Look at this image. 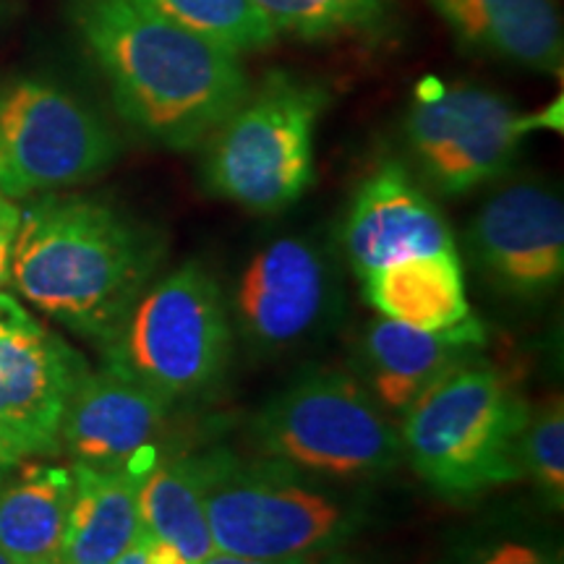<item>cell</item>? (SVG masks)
<instances>
[{
    "mask_svg": "<svg viewBox=\"0 0 564 564\" xmlns=\"http://www.w3.org/2000/svg\"><path fill=\"white\" fill-rule=\"evenodd\" d=\"M403 131L421 178L444 196H463L510 171L528 126L497 91L426 79L415 89Z\"/></svg>",
    "mask_w": 564,
    "mask_h": 564,
    "instance_id": "obj_9",
    "label": "cell"
},
{
    "mask_svg": "<svg viewBox=\"0 0 564 564\" xmlns=\"http://www.w3.org/2000/svg\"><path fill=\"white\" fill-rule=\"evenodd\" d=\"M327 267L301 238H280L253 253L232 295L238 329L257 348L299 343L322 319Z\"/></svg>",
    "mask_w": 564,
    "mask_h": 564,
    "instance_id": "obj_14",
    "label": "cell"
},
{
    "mask_svg": "<svg viewBox=\"0 0 564 564\" xmlns=\"http://www.w3.org/2000/svg\"><path fill=\"white\" fill-rule=\"evenodd\" d=\"M196 37L243 55L270 47L278 34L253 0H133Z\"/></svg>",
    "mask_w": 564,
    "mask_h": 564,
    "instance_id": "obj_22",
    "label": "cell"
},
{
    "mask_svg": "<svg viewBox=\"0 0 564 564\" xmlns=\"http://www.w3.org/2000/svg\"><path fill=\"white\" fill-rule=\"evenodd\" d=\"M217 552L251 560L322 556L364 525V505L270 457L212 449L196 457Z\"/></svg>",
    "mask_w": 564,
    "mask_h": 564,
    "instance_id": "obj_4",
    "label": "cell"
},
{
    "mask_svg": "<svg viewBox=\"0 0 564 564\" xmlns=\"http://www.w3.org/2000/svg\"><path fill=\"white\" fill-rule=\"evenodd\" d=\"M274 34L306 42L373 37L394 21L392 0H253Z\"/></svg>",
    "mask_w": 564,
    "mask_h": 564,
    "instance_id": "obj_21",
    "label": "cell"
},
{
    "mask_svg": "<svg viewBox=\"0 0 564 564\" xmlns=\"http://www.w3.org/2000/svg\"><path fill=\"white\" fill-rule=\"evenodd\" d=\"M476 264L499 291L535 299L564 274L562 196L539 181H520L489 196L468 228Z\"/></svg>",
    "mask_w": 564,
    "mask_h": 564,
    "instance_id": "obj_11",
    "label": "cell"
},
{
    "mask_svg": "<svg viewBox=\"0 0 564 564\" xmlns=\"http://www.w3.org/2000/svg\"><path fill=\"white\" fill-rule=\"evenodd\" d=\"M523 476H531L533 486L549 499V505L562 507L564 502V408L562 400L554 398L541 408L531 411L523 434Z\"/></svg>",
    "mask_w": 564,
    "mask_h": 564,
    "instance_id": "obj_23",
    "label": "cell"
},
{
    "mask_svg": "<svg viewBox=\"0 0 564 564\" xmlns=\"http://www.w3.org/2000/svg\"><path fill=\"white\" fill-rule=\"evenodd\" d=\"M0 564H13L11 560H9V556H6L3 552H0Z\"/></svg>",
    "mask_w": 564,
    "mask_h": 564,
    "instance_id": "obj_29",
    "label": "cell"
},
{
    "mask_svg": "<svg viewBox=\"0 0 564 564\" xmlns=\"http://www.w3.org/2000/svg\"><path fill=\"white\" fill-rule=\"evenodd\" d=\"M173 403L129 373L105 364L84 373L61 423V447L74 463L144 476L158 460Z\"/></svg>",
    "mask_w": 564,
    "mask_h": 564,
    "instance_id": "obj_12",
    "label": "cell"
},
{
    "mask_svg": "<svg viewBox=\"0 0 564 564\" xmlns=\"http://www.w3.org/2000/svg\"><path fill=\"white\" fill-rule=\"evenodd\" d=\"M105 350L108 366L171 403L212 390L232 350L220 285L199 262H186L139 295Z\"/></svg>",
    "mask_w": 564,
    "mask_h": 564,
    "instance_id": "obj_7",
    "label": "cell"
},
{
    "mask_svg": "<svg viewBox=\"0 0 564 564\" xmlns=\"http://www.w3.org/2000/svg\"><path fill=\"white\" fill-rule=\"evenodd\" d=\"M76 24L121 116L167 150L204 144L251 89L241 55L133 0H84Z\"/></svg>",
    "mask_w": 564,
    "mask_h": 564,
    "instance_id": "obj_1",
    "label": "cell"
},
{
    "mask_svg": "<svg viewBox=\"0 0 564 564\" xmlns=\"http://www.w3.org/2000/svg\"><path fill=\"white\" fill-rule=\"evenodd\" d=\"M21 223V209L0 194V288L11 280V253Z\"/></svg>",
    "mask_w": 564,
    "mask_h": 564,
    "instance_id": "obj_25",
    "label": "cell"
},
{
    "mask_svg": "<svg viewBox=\"0 0 564 564\" xmlns=\"http://www.w3.org/2000/svg\"><path fill=\"white\" fill-rule=\"evenodd\" d=\"M316 556H293V560H251V556H238L228 552H212L202 564H314Z\"/></svg>",
    "mask_w": 564,
    "mask_h": 564,
    "instance_id": "obj_26",
    "label": "cell"
},
{
    "mask_svg": "<svg viewBox=\"0 0 564 564\" xmlns=\"http://www.w3.org/2000/svg\"><path fill=\"white\" fill-rule=\"evenodd\" d=\"M366 301L387 319L421 329H449L470 316L457 253L415 257L364 280Z\"/></svg>",
    "mask_w": 564,
    "mask_h": 564,
    "instance_id": "obj_19",
    "label": "cell"
},
{
    "mask_svg": "<svg viewBox=\"0 0 564 564\" xmlns=\"http://www.w3.org/2000/svg\"><path fill=\"white\" fill-rule=\"evenodd\" d=\"M470 564H560L552 554L541 552L539 546L523 544V541H505L489 552L478 556Z\"/></svg>",
    "mask_w": 564,
    "mask_h": 564,
    "instance_id": "obj_24",
    "label": "cell"
},
{
    "mask_svg": "<svg viewBox=\"0 0 564 564\" xmlns=\"http://www.w3.org/2000/svg\"><path fill=\"white\" fill-rule=\"evenodd\" d=\"M531 405L494 366L449 371L403 411V457L444 497H476L523 478Z\"/></svg>",
    "mask_w": 564,
    "mask_h": 564,
    "instance_id": "obj_3",
    "label": "cell"
},
{
    "mask_svg": "<svg viewBox=\"0 0 564 564\" xmlns=\"http://www.w3.org/2000/svg\"><path fill=\"white\" fill-rule=\"evenodd\" d=\"M87 366L0 295V432L24 457L61 449V423Z\"/></svg>",
    "mask_w": 564,
    "mask_h": 564,
    "instance_id": "obj_10",
    "label": "cell"
},
{
    "mask_svg": "<svg viewBox=\"0 0 564 564\" xmlns=\"http://www.w3.org/2000/svg\"><path fill=\"white\" fill-rule=\"evenodd\" d=\"M70 470L74 499L58 562L112 564L144 533L139 514L141 474L79 463L70 465Z\"/></svg>",
    "mask_w": 564,
    "mask_h": 564,
    "instance_id": "obj_17",
    "label": "cell"
},
{
    "mask_svg": "<svg viewBox=\"0 0 564 564\" xmlns=\"http://www.w3.org/2000/svg\"><path fill=\"white\" fill-rule=\"evenodd\" d=\"M74 470L21 460L0 481V552L13 564L58 562Z\"/></svg>",
    "mask_w": 564,
    "mask_h": 564,
    "instance_id": "obj_18",
    "label": "cell"
},
{
    "mask_svg": "<svg viewBox=\"0 0 564 564\" xmlns=\"http://www.w3.org/2000/svg\"><path fill=\"white\" fill-rule=\"evenodd\" d=\"M259 455L308 476H387L403 460L394 423L356 377L314 371L295 379L251 423Z\"/></svg>",
    "mask_w": 564,
    "mask_h": 564,
    "instance_id": "obj_6",
    "label": "cell"
},
{
    "mask_svg": "<svg viewBox=\"0 0 564 564\" xmlns=\"http://www.w3.org/2000/svg\"><path fill=\"white\" fill-rule=\"evenodd\" d=\"M160 259L158 236L118 209L47 196L21 209L11 280L42 314L108 348Z\"/></svg>",
    "mask_w": 564,
    "mask_h": 564,
    "instance_id": "obj_2",
    "label": "cell"
},
{
    "mask_svg": "<svg viewBox=\"0 0 564 564\" xmlns=\"http://www.w3.org/2000/svg\"><path fill=\"white\" fill-rule=\"evenodd\" d=\"M51 564H63V562H51Z\"/></svg>",
    "mask_w": 564,
    "mask_h": 564,
    "instance_id": "obj_30",
    "label": "cell"
},
{
    "mask_svg": "<svg viewBox=\"0 0 564 564\" xmlns=\"http://www.w3.org/2000/svg\"><path fill=\"white\" fill-rule=\"evenodd\" d=\"M21 460H24V453H21L9 436L0 432V481H3V478L9 476Z\"/></svg>",
    "mask_w": 564,
    "mask_h": 564,
    "instance_id": "obj_27",
    "label": "cell"
},
{
    "mask_svg": "<svg viewBox=\"0 0 564 564\" xmlns=\"http://www.w3.org/2000/svg\"><path fill=\"white\" fill-rule=\"evenodd\" d=\"M468 51L560 76L564 61L556 0H429Z\"/></svg>",
    "mask_w": 564,
    "mask_h": 564,
    "instance_id": "obj_16",
    "label": "cell"
},
{
    "mask_svg": "<svg viewBox=\"0 0 564 564\" xmlns=\"http://www.w3.org/2000/svg\"><path fill=\"white\" fill-rule=\"evenodd\" d=\"M484 345L486 333L474 316L449 329H421L379 316L361 337V361L373 398L387 411L403 413L423 390L476 361Z\"/></svg>",
    "mask_w": 564,
    "mask_h": 564,
    "instance_id": "obj_15",
    "label": "cell"
},
{
    "mask_svg": "<svg viewBox=\"0 0 564 564\" xmlns=\"http://www.w3.org/2000/svg\"><path fill=\"white\" fill-rule=\"evenodd\" d=\"M112 564H147L144 539H141V535H139V539L133 541V544H131L129 549H126V552H123L121 556H118V560L112 562Z\"/></svg>",
    "mask_w": 564,
    "mask_h": 564,
    "instance_id": "obj_28",
    "label": "cell"
},
{
    "mask_svg": "<svg viewBox=\"0 0 564 564\" xmlns=\"http://www.w3.org/2000/svg\"><path fill=\"white\" fill-rule=\"evenodd\" d=\"M343 249L358 280L415 257L457 253L440 207L398 160H384L358 186L345 215Z\"/></svg>",
    "mask_w": 564,
    "mask_h": 564,
    "instance_id": "obj_13",
    "label": "cell"
},
{
    "mask_svg": "<svg viewBox=\"0 0 564 564\" xmlns=\"http://www.w3.org/2000/svg\"><path fill=\"white\" fill-rule=\"evenodd\" d=\"M139 514L141 528L178 549L188 564H202L215 552L196 457L173 455L154 460L141 476Z\"/></svg>",
    "mask_w": 564,
    "mask_h": 564,
    "instance_id": "obj_20",
    "label": "cell"
},
{
    "mask_svg": "<svg viewBox=\"0 0 564 564\" xmlns=\"http://www.w3.org/2000/svg\"><path fill=\"white\" fill-rule=\"evenodd\" d=\"M327 89L272 70L204 141V186L238 207L272 215L299 202L314 178V137Z\"/></svg>",
    "mask_w": 564,
    "mask_h": 564,
    "instance_id": "obj_5",
    "label": "cell"
},
{
    "mask_svg": "<svg viewBox=\"0 0 564 564\" xmlns=\"http://www.w3.org/2000/svg\"><path fill=\"white\" fill-rule=\"evenodd\" d=\"M116 154L102 118L55 84L21 79L0 89V194L9 199L95 178Z\"/></svg>",
    "mask_w": 564,
    "mask_h": 564,
    "instance_id": "obj_8",
    "label": "cell"
}]
</instances>
